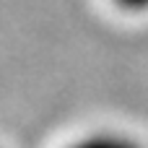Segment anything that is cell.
Wrapping results in <instances>:
<instances>
[{
	"instance_id": "1",
	"label": "cell",
	"mask_w": 148,
	"mask_h": 148,
	"mask_svg": "<svg viewBox=\"0 0 148 148\" xmlns=\"http://www.w3.org/2000/svg\"><path fill=\"white\" fill-rule=\"evenodd\" d=\"M65 148H143L140 140L125 135V133H112V130H104V133H88V135H81L75 138L73 143H68Z\"/></svg>"
},
{
	"instance_id": "2",
	"label": "cell",
	"mask_w": 148,
	"mask_h": 148,
	"mask_svg": "<svg viewBox=\"0 0 148 148\" xmlns=\"http://www.w3.org/2000/svg\"><path fill=\"white\" fill-rule=\"evenodd\" d=\"M112 5L125 10V13H133V16L148 13V0H112Z\"/></svg>"
}]
</instances>
